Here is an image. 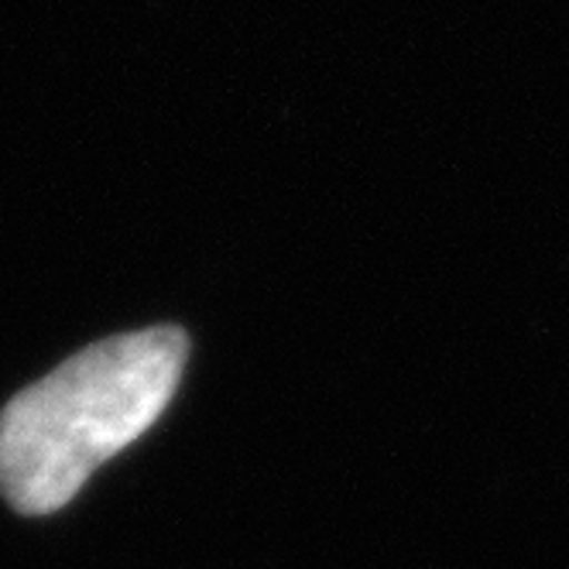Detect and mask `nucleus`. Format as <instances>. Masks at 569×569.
<instances>
[{"instance_id": "f257e3e1", "label": "nucleus", "mask_w": 569, "mask_h": 569, "mask_svg": "<svg viewBox=\"0 0 569 569\" xmlns=\"http://www.w3.org/2000/svg\"><path fill=\"white\" fill-rule=\"evenodd\" d=\"M189 337L151 327L79 350L0 412V495L21 515L66 508L90 473L169 409Z\"/></svg>"}]
</instances>
